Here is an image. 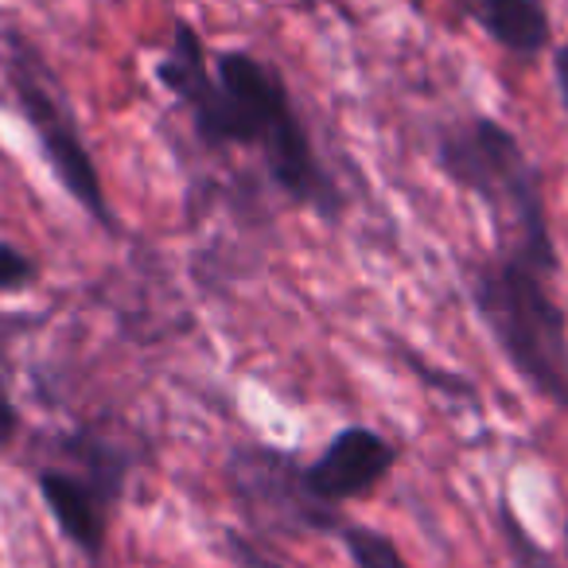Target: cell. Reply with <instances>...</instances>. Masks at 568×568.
I'll use <instances>...</instances> for the list:
<instances>
[{"label": "cell", "mask_w": 568, "mask_h": 568, "mask_svg": "<svg viewBox=\"0 0 568 568\" xmlns=\"http://www.w3.org/2000/svg\"><path fill=\"white\" fill-rule=\"evenodd\" d=\"M226 487L253 529L284 537H324L343 526V514L304 487V464L293 452L245 444L226 459Z\"/></svg>", "instance_id": "obj_4"}, {"label": "cell", "mask_w": 568, "mask_h": 568, "mask_svg": "<svg viewBox=\"0 0 568 568\" xmlns=\"http://www.w3.org/2000/svg\"><path fill=\"white\" fill-rule=\"evenodd\" d=\"M4 74H9V87L17 94L20 113L28 118L32 133L40 136L43 160L55 172L59 187L82 206L94 222L118 230L110 203H105L102 180H98V168L90 160V149L82 141L79 118L71 110V98H67L63 82L55 79L48 63H43L40 48L24 40L20 32L9 36V55H4Z\"/></svg>", "instance_id": "obj_3"}, {"label": "cell", "mask_w": 568, "mask_h": 568, "mask_svg": "<svg viewBox=\"0 0 568 568\" xmlns=\"http://www.w3.org/2000/svg\"><path fill=\"white\" fill-rule=\"evenodd\" d=\"M32 281H36V261L28 253H20L17 245L0 242V293L32 288Z\"/></svg>", "instance_id": "obj_10"}, {"label": "cell", "mask_w": 568, "mask_h": 568, "mask_svg": "<svg viewBox=\"0 0 568 568\" xmlns=\"http://www.w3.org/2000/svg\"><path fill=\"white\" fill-rule=\"evenodd\" d=\"M475 17L498 48L518 59H534L549 48V12L541 0H479Z\"/></svg>", "instance_id": "obj_7"}, {"label": "cell", "mask_w": 568, "mask_h": 568, "mask_svg": "<svg viewBox=\"0 0 568 568\" xmlns=\"http://www.w3.org/2000/svg\"><path fill=\"white\" fill-rule=\"evenodd\" d=\"M156 79L172 90L180 102H195L199 94L206 90V82L214 79V67H211V55H206L203 40L199 32L187 24V20H175V32H172V51L168 59H160L156 67Z\"/></svg>", "instance_id": "obj_8"}, {"label": "cell", "mask_w": 568, "mask_h": 568, "mask_svg": "<svg viewBox=\"0 0 568 568\" xmlns=\"http://www.w3.org/2000/svg\"><path fill=\"white\" fill-rule=\"evenodd\" d=\"M440 172L456 187L471 191L498 226V253L521 257L537 273H557L549 219H545L541 172L529 164L518 136L495 118H464L436 141Z\"/></svg>", "instance_id": "obj_1"}, {"label": "cell", "mask_w": 568, "mask_h": 568, "mask_svg": "<svg viewBox=\"0 0 568 568\" xmlns=\"http://www.w3.org/2000/svg\"><path fill=\"white\" fill-rule=\"evenodd\" d=\"M467 296L521 382L568 413V316L545 288V273L510 253L475 257Z\"/></svg>", "instance_id": "obj_2"}, {"label": "cell", "mask_w": 568, "mask_h": 568, "mask_svg": "<svg viewBox=\"0 0 568 568\" xmlns=\"http://www.w3.org/2000/svg\"><path fill=\"white\" fill-rule=\"evenodd\" d=\"M339 545L347 549V557L355 560V568H413L409 560L402 557L397 541L389 534L374 526H363V521H343L335 529Z\"/></svg>", "instance_id": "obj_9"}, {"label": "cell", "mask_w": 568, "mask_h": 568, "mask_svg": "<svg viewBox=\"0 0 568 568\" xmlns=\"http://www.w3.org/2000/svg\"><path fill=\"white\" fill-rule=\"evenodd\" d=\"M397 464V448L366 425H347L332 436L312 464H304V487L316 503L335 506L366 498Z\"/></svg>", "instance_id": "obj_5"}, {"label": "cell", "mask_w": 568, "mask_h": 568, "mask_svg": "<svg viewBox=\"0 0 568 568\" xmlns=\"http://www.w3.org/2000/svg\"><path fill=\"white\" fill-rule=\"evenodd\" d=\"M552 74H557V94H560V110L568 113V43L552 51Z\"/></svg>", "instance_id": "obj_12"}, {"label": "cell", "mask_w": 568, "mask_h": 568, "mask_svg": "<svg viewBox=\"0 0 568 568\" xmlns=\"http://www.w3.org/2000/svg\"><path fill=\"white\" fill-rule=\"evenodd\" d=\"M40 483V495L48 503L51 518H55L59 534L90 560V565H102L105 557V534H110V514H113V498L102 487L87 479L79 471H67V467H43L36 475Z\"/></svg>", "instance_id": "obj_6"}, {"label": "cell", "mask_w": 568, "mask_h": 568, "mask_svg": "<svg viewBox=\"0 0 568 568\" xmlns=\"http://www.w3.org/2000/svg\"><path fill=\"white\" fill-rule=\"evenodd\" d=\"M17 428H20V417H17V409H12L9 397H4V389H0V448L17 436Z\"/></svg>", "instance_id": "obj_13"}, {"label": "cell", "mask_w": 568, "mask_h": 568, "mask_svg": "<svg viewBox=\"0 0 568 568\" xmlns=\"http://www.w3.org/2000/svg\"><path fill=\"white\" fill-rule=\"evenodd\" d=\"M226 549L242 568H288V565H281L276 557H268V552L261 549V541L237 534V529H226Z\"/></svg>", "instance_id": "obj_11"}, {"label": "cell", "mask_w": 568, "mask_h": 568, "mask_svg": "<svg viewBox=\"0 0 568 568\" xmlns=\"http://www.w3.org/2000/svg\"><path fill=\"white\" fill-rule=\"evenodd\" d=\"M565 557H568V518H565Z\"/></svg>", "instance_id": "obj_14"}]
</instances>
